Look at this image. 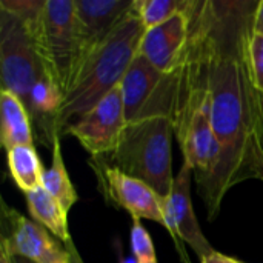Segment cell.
Wrapping results in <instances>:
<instances>
[{"instance_id": "obj_1", "label": "cell", "mask_w": 263, "mask_h": 263, "mask_svg": "<svg viewBox=\"0 0 263 263\" xmlns=\"http://www.w3.org/2000/svg\"><path fill=\"white\" fill-rule=\"evenodd\" d=\"M257 3L202 0L214 151L196 182L210 222L236 185L251 179L263 182V91L250 57Z\"/></svg>"}, {"instance_id": "obj_2", "label": "cell", "mask_w": 263, "mask_h": 263, "mask_svg": "<svg viewBox=\"0 0 263 263\" xmlns=\"http://www.w3.org/2000/svg\"><path fill=\"white\" fill-rule=\"evenodd\" d=\"M188 40L170 71V112L174 137L183 162L203 174L213 157L214 133L211 117V89L202 0H190Z\"/></svg>"}, {"instance_id": "obj_3", "label": "cell", "mask_w": 263, "mask_h": 263, "mask_svg": "<svg viewBox=\"0 0 263 263\" xmlns=\"http://www.w3.org/2000/svg\"><path fill=\"white\" fill-rule=\"evenodd\" d=\"M143 34L145 26L134 5L111 35L79 66L57 112L55 126L60 137L122 83L139 52Z\"/></svg>"}, {"instance_id": "obj_4", "label": "cell", "mask_w": 263, "mask_h": 263, "mask_svg": "<svg viewBox=\"0 0 263 263\" xmlns=\"http://www.w3.org/2000/svg\"><path fill=\"white\" fill-rule=\"evenodd\" d=\"M0 8L22 18L63 99L79 66L74 0H2Z\"/></svg>"}, {"instance_id": "obj_5", "label": "cell", "mask_w": 263, "mask_h": 263, "mask_svg": "<svg viewBox=\"0 0 263 263\" xmlns=\"http://www.w3.org/2000/svg\"><path fill=\"white\" fill-rule=\"evenodd\" d=\"M173 125L166 116H154L126 123L116 149L92 159L97 166H109L149 185L166 199L174 185Z\"/></svg>"}, {"instance_id": "obj_6", "label": "cell", "mask_w": 263, "mask_h": 263, "mask_svg": "<svg viewBox=\"0 0 263 263\" xmlns=\"http://www.w3.org/2000/svg\"><path fill=\"white\" fill-rule=\"evenodd\" d=\"M0 79L2 89L17 96L25 108L34 89L46 79L28 28L15 14L0 8ZM52 80V79H51Z\"/></svg>"}, {"instance_id": "obj_7", "label": "cell", "mask_w": 263, "mask_h": 263, "mask_svg": "<svg viewBox=\"0 0 263 263\" xmlns=\"http://www.w3.org/2000/svg\"><path fill=\"white\" fill-rule=\"evenodd\" d=\"M120 91L126 123L170 112V74L159 71L137 52L129 65Z\"/></svg>"}, {"instance_id": "obj_8", "label": "cell", "mask_w": 263, "mask_h": 263, "mask_svg": "<svg viewBox=\"0 0 263 263\" xmlns=\"http://www.w3.org/2000/svg\"><path fill=\"white\" fill-rule=\"evenodd\" d=\"M194 170L183 162L179 174L174 179L173 190L166 199L162 200L163 216L166 220V230L173 237L174 247L183 263H191L188 254L183 248V243L190 245L196 254L200 257H206L213 251H216L211 243L203 236V231L197 222V217L193 210L191 202V179Z\"/></svg>"}, {"instance_id": "obj_9", "label": "cell", "mask_w": 263, "mask_h": 263, "mask_svg": "<svg viewBox=\"0 0 263 263\" xmlns=\"http://www.w3.org/2000/svg\"><path fill=\"white\" fill-rule=\"evenodd\" d=\"M125 126V106L119 85L83 119L72 125L68 134L74 136L92 159H96L105 157L116 149Z\"/></svg>"}, {"instance_id": "obj_10", "label": "cell", "mask_w": 263, "mask_h": 263, "mask_svg": "<svg viewBox=\"0 0 263 263\" xmlns=\"http://www.w3.org/2000/svg\"><path fill=\"white\" fill-rule=\"evenodd\" d=\"M2 245L9 254L22 256L34 263H72L71 256L60 240L40 223L26 219L14 208L3 203Z\"/></svg>"}, {"instance_id": "obj_11", "label": "cell", "mask_w": 263, "mask_h": 263, "mask_svg": "<svg viewBox=\"0 0 263 263\" xmlns=\"http://www.w3.org/2000/svg\"><path fill=\"white\" fill-rule=\"evenodd\" d=\"M134 5L136 0H74L79 66L111 35Z\"/></svg>"}, {"instance_id": "obj_12", "label": "cell", "mask_w": 263, "mask_h": 263, "mask_svg": "<svg viewBox=\"0 0 263 263\" xmlns=\"http://www.w3.org/2000/svg\"><path fill=\"white\" fill-rule=\"evenodd\" d=\"M100 188L103 194L117 206L128 211L133 219H146L166 228V220L162 208V197L145 182L123 174L109 166H97Z\"/></svg>"}, {"instance_id": "obj_13", "label": "cell", "mask_w": 263, "mask_h": 263, "mask_svg": "<svg viewBox=\"0 0 263 263\" xmlns=\"http://www.w3.org/2000/svg\"><path fill=\"white\" fill-rule=\"evenodd\" d=\"M188 3L185 8L173 15L165 23L145 29V34L140 40L139 54L148 59L159 71L170 72L173 71L190 32V15H188Z\"/></svg>"}, {"instance_id": "obj_14", "label": "cell", "mask_w": 263, "mask_h": 263, "mask_svg": "<svg viewBox=\"0 0 263 263\" xmlns=\"http://www.w3.org/2000/svg\"><path fill=\"white\" fill-rule=\"evenodd\" d=\"M0 137L6 153L20 145H34L29 112L17 96L3 89L0 91Z\"/></svg>"}, {"instance_id": "obj_15", "label": "cell", "mask_w": 263, "mask_h": 263, "mask_svg": "<svg viewBox=\"0 0 263 263\" xmlns=\"http://www.w3.org/2000/svg\"><path fill=\"white\" fill-rule=\"evenodd\" d=\"M25 197L34 222L46 228L62 243L71 240V234L68 230V213L43 186L35 191L26 193Z\"/></svg>"}, {"instance_id": "obj_16", "label": "cell", "mask_w": 263, "mask_h": 263, "mask_svg": "<svg viewBox=\"0 0 263 263\" xmlns=\"http://www.w3.org/2000/svg\"><path fill=\"white\" fill-rule=\"evenodd\" d=\"M8 170L17 188L26 194L43 186V166L34 145H20L6 153Z\"/></svg>"}, {"instance_id": "obj_17", "label": "cell", "mask_w": 263, "mask_h": 263, "mask_svg": "<svg viewBox=\"0 0 263 263\" xmlns=\"http://www.w3.org/2000/svg\"><path fill=\"white\" fill-rule=\"evenodd\" d=\"M52 156H51V166L43 173V188L63 206L66 213L76 205L79 200L77 191L68 176L63 154H62V137L55 136L52 142Z\"/></svg>"}, {"instance_id": "obj_18", "label": "cell", "mask_w": 263, "mask_h": 263, "mask_svg": "<svg viewBox=\"0 0 263 263\" xmlns=\"http://www.w3.org/2000/svg\"><path fill=\"white\" fill-rule=\"evenodd\" d=\"M186 0H137L136 9L145 29L159 26L180 12Z\"/></svg>"}, {"instance_id": "obj_19", "label": "cell", "mask_w": 263, "mask_h": 263, "mask_svg": "<svg viewBox=\"0 0 263 263\" xmlns=\"http://www.w3.org/2000/svg\"><path fill=\"white\" fill-rule=\"evenodd\" d=\"M129 240H131V250L136 263H157L153 239L139 219H133Z\"/></svg>"}, {"instance_id": "obj_20", "label": "cell", "mask_w": 263, "mask_h": 263, "mask_svg": "<svg viewBox=\"0 0 263 263\" xmlns=\"http://www.w3.org/2000/svg\"><path fill=\"white\" fill-rule=\"evenodd\" d=\"M250 57L256 83L263 91V35L253 34L250 45Z\"/></svg>"}, {"instance_id": "obj_21", "label": "cell", "mask_w": 263, "mask_h": 263, "mask_svg": "<svg viewBox=\"0 0 263 263\" xmlns=\"http://www.w3.org/2000/svg\"><path fill=\"white\" fill-rule=\"evenodd\" d=\"M202 263H243L234 257H230V256H225L219 251H213L211 254H208L206 257H203Z\"/></svg>"}, {"instance_id": "obj_22", "label": "cell", "mask_w": 263, "mask_h": 263, "mask_svg": "<svg viewBox=\"0 0 263 263\" xmlns=\"http://www.w3.org/2000/svg\"><path fill=\"white\" fill-rule=\"evenodd\" d=\"M254 34L263 35V0H259L254 15Z\"/></svg>"}, {"instance_id": "obj_23", "label": "cell", "mask_w": 263, "mask_h": 263, "mask_svg": "<svg viewBox=\"0 0 263 263\" xmlns=\"http://www.w3.org/2000/svg\"><path fill=\"white\" fill-rule=\"evenodd\" d=\"M65 245V248L68 250V253H69V256H71V262L72 263H85L83 262V259H82V256H80V253L77 251V248H76V243H74V240L71 239V240H68L66 243H63Z\"/></svg>"}, {"instance_id": "obj_24", "label": "cell", "mask_w": 263, "mask_h": 263, "mask_svg": "<svg viewBox=\"0 0 263 263\" xmlns=\"http://www.w3.org/2000/svg\"><path fill=\"white\" fill-rule=\"evenodd\" d=\"M0 263H11V256L5 245L0 243Z\"/></svg>"}, {"instance_id": "obj_25", "label": "cell", "mask_w": 263, "mask_h": 263, "mask_svg": "<svg viewBox=\"0 0 263 263\" xmlns=\"http://www.w3.org/2000/svg\"><path fill=\"white\" fill-rule=\"evenodd\" d=\"M9 256H11V263H34L28 260V259H25V257H22V256H14V254H9Z\"/></svg>"}]
</instances>
